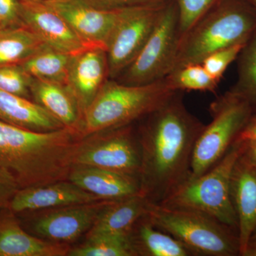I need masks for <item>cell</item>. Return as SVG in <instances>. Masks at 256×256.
Wrapping results in <instances>:
<instances>
[{
  "mask_svg": "<svg viewBox=\"0 0 256 256\" xmlns=\"http://www.w3.org/2000/svg\"><path fill=\"white\" fill-rule=\"evenodd\" d=\"M178 90L140 119V194L150 203L164 202L191 176L192 156L205 124L192 114Z\"/></svg>",
  "mask_w": 256,
  "mask_h": 256,
  "instance_id": "1",
  "label": "cell"
},
{
  "mask_svg": "<svg viewBox=\"0 0 256 256\" xmlns=\"http://www.w3.org/2000/svg\"><path fill=\"white\" fill-rule=\"evenodd\" d=\"M84 138L69 128L35 132L0 120V170L20 190L68 180Z\"/></svg>",
  "mask_w": 256,
  "mask_h": 256,
  "instance_id": "2",
  "label": "cell"
},
{
  "mask_svg": "<svg viewBox=\"0 0 256 256\" xmlns=\"http://www.w3.org/2000/svg\"><path fill=\"white\" fill-rule=\"evenodd\" d=\"M256 30V10L248 0H224L180 36L171 73L202 64L222 48L246 43Z\"/></svg>",
  "mask_w": 256,
  "mask_h": 256,
  "instance_id": "3",
  "label": "cell"
},
{
  "mask_svg": "<svg viewBox=\"0 0 256 256\" xmlns=\"http://www.w3.org/2000/svg\"><path fill=\"white\" fill-rule=\"evenodd\" d=\"M176 92L166 78L142 86L108 79L84 111L82 136L86 138L134 124Z\"/></svg>",
  "mask_w": 256,
  "mask_h": 256,
  "instance_id": "4",
  "label": "cell"
},
{
  "mask_svg": "<svg viewBox=\"0 0 256 256\" xmlns=\"http://www.w3.org/2000/svg\"><path fill=\"white\" fill-rule=\"evenodd\" d=\"M153 225L174 237L193 256H240L238 232L198 210L148 203Z\"/></svg>",
  "mask_w": 256,
  "mask_h": 256,
  "instance_id": "5",
  "label": "cell"
},
{
  "mask_svg": "<svg viewBox=\"0 0 256 256\" xmlns=\"http://www.w3.org/2000/svg\"><path fill=\"white\" fill-rule=\"evenodd\" d=\"M244 142H235L218 164L197 178H190L159 204L196 210L238 232V218L230 197V178Z\"/></svg>",
  "mask_w": 256,
  "mask_h": 256,
  "instance_id": "6",
  "label": "cell"
},
{
  "mask_svg": "<svg viewBox=\"0 0 256 256\" xmlns=\"http://www.w3.org/2000/svg\"><path fill=\"white\" fill-rule=\"evenodd\" d=\"M210 112L212 122L205 124L194 150L192 178L205 174L220 162L254 114L246 100L230 90L210 104Z\"/></svg>",
  "mask_w": 256,
  "mask_h": 256,
  "instance_id": "7",
  "label": "cell"
},
{
  "mask_svg": "<svg viewBox=\"0 0 256 256\" xmlns=\"http://www.w3.org/2000/svg\"><path fill=\"white\" fill-rule=\"evenodd\" d=\"M180 38V12L176 1L171 0L137 57L114 80L142 86L166 78L172 70Z\"/></svg>",
  "mask_w": 256,
  "mask_h": 256,
  "instance_id": "8",
  "label": "cell"
},
{
  "mask_svg": "<svg viewBox=\"0 0 256 256\" xmlns=\"http://www.w3.org/2000/svg\"><path fill=\"white\" fill-rule=\"evenodd\" d=\"M74 165L95 166L140 180L142 156L137 130L131 124L84 138Z\"/></svg>",
  "mask_w": 256,
  "mask_h": 256,
  "instance_id": "9",
  "label": "cell"
},
{
  "mask_svg": "<svg viewBox=\"0 0 256 256\" xmlns=\"http://www.w3.org/2000/svg\"><path fill=\"white\" fill-rule=\"evenodd\" d=\"M168 2L122 10L106 46L109 78H117L137 57Z\"/></svg>",
  "mask_w": 256,
  "mask_h": 256,
  "instance_id": "10",
  "label": "cell"
},
{
  "mask_svg": "<svg viewBox=\"0 0 256 256\" xmlns=\"http://www.w3.org/2000/svg\"><path fill=\"white\" fill-rule=\"evenodd\" d=\"M109 201L100 200L45 210L32 220V230L52 242H74L89 232Z\"/></svg>",
  "mask_w": 256,
  "mask_h": 256,
  "instance_id": "11",
  "label": "cell"
},
{
  "mask_svg": "<svg viewBox=\"0 0 256 256\" xmlns=\"http://www.w3.org/2000/svg\"><path fill=\"white\" fill-rule=\"evenodd\" d=\"M66 20L84 43L106 48L122 10L98 9L82 0L44 2Z\"/></svg>",
  "mask_w": 256,
  "mask_h": 256,
  "instance_id": "12",
  "label": "cell"
},
{
  "mask_svg": "<svg viewBox=\"0 0 256 256\" xmlns=\"http://www.w3.org/2000/svg\"><path fill=\"white\" fill-rule=\"evenodd\" d=\"M20 14L22 25L36 34L47 46L72 55L90 47L46 3L20 1Z\"/></svg>",
  "mask_w": 256,
  "mask_h": 256,
  "instance_id": "13",
  "label": "cell"
},
{
  "mask_svg": "<svg viewBox=\"0 0 256 256\" xmlns=\"http://www.w3.org/2000/svg\"><path fill=\"white\" fill-rule=\"evenodd\" d=\"M69 180L20 188L6 206L15 214L100 201Z\"/></svg>",
  "mask_w": 256,
  "mask_h": 256,
  "instance_id": "14",
  "label": "cell"
},
{
  "mask_svg": "<svg viewBox=\"0 0 256 256\" xmlns=\"http://www.w3.org/2000/svg\"><path fill=\"white\" fill-rule=\"evenodd\" d=\"M108 79L106 48L90 46L74 56L66 84L76 97L84 114Z\"/></svg>",
  "mask_w": 256,
  "mask_h": 256,
  "instance_id": "15",
  "label": "cell"
},
{
  "mask_svg": "<svg viewBox=\"0 0 256 256\" xmlns=\"http://www.w3.org/2000/svg\"><path fill=\"white\" fill-rule=\"evenodd\" d=\"M230 197L238 218L240 256H244L256 227V166L242 154L232 171Z\"/></svg>",
  "mask_w": 256,
  "mask_h": 256,
  "instance_id": "16",
  "label": "cell"
},
{
  "mask_svg": "<svg viewBox=\"0 0 256 256\" xmlns=\"http://www.w3.org/2000/svg\"><path fill=\"white\" fill-rule=\"evenodd\" d=\"M68 244L48 242L25 232L16 214L5 205L0 208V256H64Z\"/></svg>",
  "mask_w": 256,
  "mask_h": 256,
  "instance_id": "17",
  "label": "cell"
},
{
  "mask_svg": "<svg viewBox=\"0 0 256 256\" xmlns=\"http://www.w3.org/2000/svg\"><path fill=\"white\" fill-rule=\"evenodd\" d=\"M68 180L102 200H121L140 194L138 178L95 166L74 165Z\"/></svg>",
  "mask_w": 256,
  "mask_h": 256,
  "instance_id": "18",
  "label": "cell"
},
{
  "mask_svg": "<svg viewBox=\"0 0 256 256\" xmlns=\"http://www.w3.org/2000/svg\"><path fill=\"white\" fill-rule=\"evenodd\" d=\"M32 100L43 107L64 127L82 132L84 112L67 84L32 78Z\"/></svg>",
  "mask_w": 256,
  "mask_h": 256,
  "instance_id": "19",
  "label": "cell"
},
{
  "mask_svg": "<svg viewBox=\"0 0 256 256\" xmlns=\"http://www.w3.org/2000/svg\"><path fill=\"white\" fill-rule=\"evenodd\" d=\"M0 120L35 132H50L65 128L34 101L2 90Z\"/></svg>",
  "mask_w": 256,
  "mask_h": 256,
  "instance_id": "20",
  "label": "cell"
},
{
  "mask_svg": "<svg viewBox=\"0 0 256 256\" xmlns=\"http://www.w3.org/2000/svg\"><path fill=\"white\" fill-rule=\"evenodd\" d=\"M148 203L141 194L110 200L88 232L86 238L105 234L129 235L134 224L146 214Z\"/></svg>",
  "mask_w": 256,
  "mask_h": 256,
  "instance_id": "21",
  "label": "cell"
},
{
  "mask_svg": "<svg viewBox=\"0 0 256 256\" xmlns=\"http://www.w3.org/2000/svg\"><path fill=\"white\" fill-rule=\"evenodd\" d=\"M129 239L134 256H193L181 242L156 228L146 214L134 224Z\"/></svg>",
  "mask_w": 256,
  "mask_h": 256,
  "instance_id": "22",
  "label": "cell"
},
{
  "mask_svg": "<svg viewBox=\"0 0 256 256\" xmlns=\"http://www.w3.org/2000/svg\"><path fill=\"white\" fill-rule=\"evenodd\" d=\"M74 56L45 45L20 64L32 78L66 84Z\"/></svg>",
  "mask_w": 256,
  "mask_h": 256,
  "instance_id": "23",
  "label": "cell"
},
{
  "mask_svg": "<svg viewBox=\"0 0 256 256\" xmlns=\"http://www.w3.org/2000/svg\"><path fill=\"white\" fill-rule=\"evenodd\" d=\"M45 45L26 26L0 30V66L22 64Z\"/></svg>",
  "mask_w": 256,
  "mask_h": 256,
  "instance_id": "24",
  "label": "cell"
},
{
  "mask_svg": "<svg viewBox=\"0 0 256 256\" xmlns=\"http://www.w3.org/2000/svg\"><path fill=\"white\" fill-rule=\"evenodd\" d=\"M236 82L229 90L248 102L256 112V30L237 58Z\"/></svg>",
  "mask_w": 256,
  "mask_h": 256,
  "instance_id": "25",
  "label": "cell"
},
{
  "mask_svg": "<svg viewBox=\"0 0 256 256\" xmlns=\"http://www.w3.org/2000/svg\"><path fill=\"white\" fill-rule=\"evenodd\" d=\"M69 256H134L129 235L105 234L87 238L86 242L70 248Z\"/></svg>",
  "mask_w": 256,
  "mask_h": 256,
  "instance_id": "26",
  "label": "cell"
},
{
  "mask_svg": "<svg viewBox=\"0 0 256 256\" xmlns=\"http://www.w3.org/2000/svg\"><path fill=\"white\" fill-rule=\"evenodd\" d=\"M176 90L215 92L220 82L214 78L202 64H192L172 72L166 77Z\"/></svg>",
  "mask_w": 256,
  "mask_h": 256,
  "instance_id": "27",
  "label": "cell"
},
{
  "mask_svg": "<svg viewBox=\"0 0 256 256\" xmlns=\"http://www.w3.org/2000/svg\"><path fill=\"white\" fill-rule=\"evenodd\" d=\"M32 77L21 64L0 66V90L32 100L30 86Z\"/></svg>",
  "mask_w": 256,
  "mask_h": 256,
  "instance_id": "28",
  "label": "cell"
},
{
  "mask_svg": "<svg viewBox=\"0 0 256 256\" xmlns=\"http://www.w3.org/2000/svg\"><path fill=\"white\" fill-rule=\"evenodd\" d=\"M180 12V36L224 0H175Z\"/></svg>",
  "mask_w": 256,
  "mask_h": 256,
  "instance_id": "29",
  "label": "cell"
},
{
  "mask_svg": "<svg viewBox=\"0 0 256 256\" xmlns=\"http://www.w3.org/2000/svg\"><path fill=\"white\" fill-rule=\"evenodd\" d=\"M245 44L226 47L210 54L202 62L207 72L218 82H220L227 68L237 60Z\"/></svg>",
  "mask_w": 256,
  "mask_h": 256,
  "instance_id": "30",
  "label": "cell"
},
{
  "mask_svg": "<svg viewBox=\"0 0 256 256\" xmlns=\"http://www.w3.org/2000/svg\"><path fill=\"white\" fill-rule=\"evenodd\" d=\"M98 9L116 10L163 4L171 0H82Z\"/></svg>",
  "mask_w": 256,
  "mask_h": 256,
  "instance_id": "31",
  "label": "cell"
},
{
  "mask_svg": "<svg viewBox=\"0 0 256 256\" xmlns=\"http://www.w3.org/2000/svg\"><path fill=\"white\" fill-rule=\"evenodd\" d=\"M20 0H0V30L22 26Z\"/></svg>",
  "mask_w": 256,
  "mask_h": 256,
  "instance_id": "32",
  "label": "cell"
},
{
  "mask_svg": "<svg viewBox=\"0 0 256 256\" xmlns=\"http://www.w3.org/2000/svg\"><path fill=\"white\" fill-rule=\"evenodd\" d=\"M18 190L14 180L0 170V208L9 202Z\"/></svg>",
  "mask_w": 256,
  "mask_h": 256,
  "instance_id": "33",
  "label": "cell"
},
{
  "mask_svg": "<svg viewBox=\"0 0 256 256\" xmlns=\"http://www.w3.org/2000/svg\"><path fill=\"white\" fill-rule=\"evenodd\" d=\"M252 142L256 141V112L252 114L245 127L238 134L236 142Z\"/></svg>",
  "mask_w": 256,
  "mask_h": 256,
  "instance_id": "34",
  "label": "cell"
},
{
  "mask_svg": "<svg viewBox=\"0 0 256 256\" xmlns=\"http://www.w3.org/2000/svg\"><path fill=\"white\" fill-rule=\"evenodd\" d=\"M242 158L247 162L256 166V141L244 142Z\"/></svg>",
  "mask_w": 256,
  "mask_h": 256,
  "instance_id": "35",
  "label": "cell"
},
{
  "mask_svg": "<svg viewBox=\"0 0 256 256\" xmlns=\"http://www.w3.org/2000/svg\"><path fill=\"white\" fill-rule=\"evenodd\" d=\"M244 256H256V244L249 245L246 250L244 252Z\"/></svg>",
  "mask_w": 256,
  "mask_h": 256,
  "instance_id": "36",
  "label": "cell"
},
{
  "mask_svg": "<svg viewBox=\"0 0 256 256\" xmlns=\"http://www.w3.org/2000/svg\"><path fill=\"white\" fill-rule=\"evenodd\" d=\"M255 244H256V227L255 229H254V232H252V236H250L248 246L249 245H255Z\"/></svg>",
  "mask_w": 256,
  "mask_h": 256,
  "instance_id": "37",
  "label": "cell"
},
{
  "mask_svg": "<svg viewBox=\"0 0 256 256\" xmlns=\"http://www.w3.org/2000/svg\"><path fill=\"white\" fill-rule=\"evenodd\" d=\"M248 1L256 10V0H248Z\"/></svg>",
  "mask_w": 256,
  "mask_h": 256,
  "instance_id": "38",
  "label": "cell"
},
{
  "mask_svg": "<svg viewBox=\"0 0 256 256\" xmlns=\"http://www.w3.org/2000/svg\"><path fill=\"white\" fill-rule=\"evenodd\" d=\"M20 1H36V2H44L50 1V0H20Z\"/></svg>",
  "mask_w": 256,
  "mask_h": 256,
  "instance_id": "39",
  "label": "cell"
}]
</instances>
